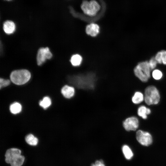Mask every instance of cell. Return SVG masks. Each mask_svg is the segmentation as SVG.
I'll use <instances>...</instances> for the list:
<instances>
[{"label": "cell", "instance_id": "cell-1", "mask_svg": "<svg viewBox=\"0 0 166 166\" xmlns=\"http://www.w3.org/2000/svg\"><path fill=\"white\" fill-rule=\"evenodd\" d=\"M21 151L19 149L12 148L8 149L6 152L5 161L11 166H21L25 160L24 156L21 155Z\"/></svg>", "mask_w": 166, "mask_h": 166}, {"label": "cell", "instance_id": "cell-2", "mask_svg": "<svg viewBox=\"0 0 166 166\" xmlns=\"http://www.w3.org/2000/svg\"><path fill=\"white\" fill-rule=\"evenodd\" d=\"M31 77L30 72L26 69L14 70L11 73L10 76L11 81L18 85L26 83L30 80Z\"/></svg>", "mask_w": 166, "mask_h": 166}, {"label": "cell", "instance_id": "cell-3", "mask_svg": "<svg viewBox=\"0 0 166 166\" xmlns=\"http://www.w3.org/2000/svg\"><path fill=\"white\" fill-rule=\"evenodd\" d=\"M150 68L148 61L139 63L135 68V75L141 81L147 82L150 77Z\"/></svg>", "mask_w": 166, "mask_h": 166}, {"label": "cell", "instance_id": "cell-4", "mask_svg": "<svg viewBox=\"0 0 166 166\" xmlns=\"http://www.w3.org/2000/svg\"><path fill=\"white\" fill-rule=\"evenodd\" d=\"M81 7L83 13L90 16H95L101 8L100 5L95 0L90 1L84 0L81 4Z\"/></svg>", "mask_w": 166, "mask_h": 166}, {"label": "cell", "instance_id": "cell-5", "mask_svg": "<svg viewBox=\"0 0 166 166\" xmlns=\"http://www.w3.org/2000/svg\"><path fill=\"white\" fill-rule=\"evenodd\" d=\"M160 98L159 92L155 86H150L145 89L144 100L147 105L157 104L159 102Z\"/></svg>", "mask_w": 166, "mask_h": 166}, {"label": "cell", "instance_id": "cell-6", "mask_svg": "<svg viewBox=\"0 0 166 166\" xmlns=\"http://www.w3.org/2000/svg\"><path fill=\"white\" fill-rule=\"evenodd\" d=\"M52 57V54L48 47L40 48L37 54V61L38 65H41L46 60L51 59Z\"/></svg>", "mask_w": 166, "mask_h": 166}, {"label": "cell", "instance_id": "cell-7", "mask_svg": "<svg viewBox=\"0 0 166 166\" xmlns=\"http://www.w3.org/2000/svg\"><path fill=\"white\" fill-rule=\"evenodd\" d=\"M136 138L138 142L144 146H148L152 143V137L148 132L141 130H138L136 132Z\"/></svg>", "mask_w": 166, "mask_h": 166}, {"label": "cell", "instance_id": "cell-8", "mask_svg": "<svg viewBox=\"0 0 166 166\" xmlns=\"http://www.w3.org/2000/svg\"><path fill=\"white\" fill-rule=\"evenodd\" d=\"M123 125L127 131H135L138 127V120L135 117H129L123 121Z\"/></svg>", "mask_w": 166, "mask_h": 166}, {"label": "cell", "instance_id": "cell-9", "mask_svg": "<svg viewBox=\"0 0 166 166\" xmlns=\"http://www.w3.org/2000/svg\"><path fill=\"white\" fill-rule=\"evenodd\" d=\"M100 27L97 24L91 23L87 26L85 31L88 35L94 37L96 36L99 33Z\"/></svg>", "mask_w": 166, "mask_h": 166}, {"label": "cell", "instance_id": "cell-10", "mask_svg": "<svg viewBox=\"0 0 166 166\" xmlns=\"http://www.w3.org/2000/svg\"><path fill=\"white\" fill-rule=\"evenodd\" d=\"M61 93L65 98L70 99L75 95V90L73 87L66 85L62 88Z\"/></svg>", "mask_w": 166, "mask_h": 166}, {"label": "cell", "instance_id": "cell-11", "mask_svg": "<svg viewBox=\"0 0 166 166\" xmlns=\"http://www.w3.org/2000/svg\"><path fill=\"white\" fill-rule=\"evenodd\" d=\"M3 29L5 32L7 34L13 33L15 30V25L12 21L7 20L3 24Z\"/></svg>", "mask_w": 166, "mask_h": 166}, {"label": "cell", "instance_id": "cell-12", "mask_svg": "<svg viewBox=\"0 0 166 166\" xmlns=\"http://www.w3.org/2000/svg\"><path fill=\"white\" fill-rule=\"evenodd\" d=\"M155 58L158 63L166 65V51L161 50L156 54Z\"/></svg>", "mask_w": 166, "mask_h": 166}, {"label": "cell", "instance_id": "cell-13", "mask_svg": "<svg viewBox=\"0 0 166 166\" xmlns=\"http://www.w3.org/2000/svg\"><path fill=\"white\" fill-rule=\"evenodd\" d=\"M150 113V109L144 106L140 107L138 109V115L144 119H146L147 118V115L149 114Z\"/></svg>", "mask_w": 166, "mask_h": 166}, {"label": "cell", "instance_id": "cell-14", "mask_svg": "<svg viewBox=\"0 0 166 166\" xmlns=\"http://www.w3.org/2000/svg\"><path fill=\"white\" fill-rule=\"evenodd\" d=\"M82 59V57L81 55L78 54H75L71 57L70 61L73 66H77L81 64Z\"/></svg>", "mask_w": 166, "mask_h": 166}, {"label": "cell", "instance_id": "cell-15", "mask_svg": "<svg viewBox=\"0 0 166 166\" xmlns=\"http://www.w3.org/2000/svg\"><path fill=\"white\" fill-rule=\"evenodd\" d=\"M22 109L21 105L18 102H14L10 105V110L13 114H17L21 112Z\"/></svg>", "mask_w": 166, "mask_h": 166}, {"label": "cell", "instance_id": "cell-16", "mask_svg": "<svg viewBox=\"0 0 166 166\" xmlns=\"http://www.w3.org/2000/svg\"><path fill=\"white\" fill-rule=\"evenodd\" d=\"M25 140L28 144L32 146L36 145L38 142V138L31 134L26 136Z\"/></svg>", "mask_w": 166, "mask_h": 166}, {"label": "cell", "instance_id": "cell-17", "mask_svg": "<svg viewBox=\"0 0 166 166\" xmlns=\"http://www.w3.org/2000/svg\"><path fill=\"white\" fill-rule=\"evenodd\" d=\"M144 97L143 94L141 92H137L135 93L134 96L132 98V102L135 104L140 103L144 99Z\"/></svg>", "mask_w": 166, "mask_h": 166}, {"label": "cell", "instance_id": "cell-18", "mask_svg": "<svg viewBox=\"0 0 166 166\" xmlns=\"http://www.w3.org/2000/svg\"><path fill=\"white\" fill-rule=\"evenodd\" d=\"M123 152L128 160L130 159L133 156V153L129 147L126 145H124L122 148Z\"/></svg>", "mask_w": 166, "mask_h": 166}, {"label": "cell", "instance_id": "cell-19", "mask_svg": "<svg viewBox=\"0 0 166 166\" xmlns=\"http://www.w3.org/2000/svg\"><path fill=\"white\" fill-rule=\"evenodd\" d=\"M40 105L44 109H45L49 107L51 104V101L49 97H44L39 102Z\"/></svg>", "mask_w": 166, "mask_h": 166}, {"label": "cell", "instance_id": "cell-20", "mask_svg": "<svg viewBox=\"0 0 166 166\" xmlns=\"http://www.w3.org/2000/svg\"><path fill=\"white\" fill-rule=\"evenodd\" d=\"M153 78L156 80L160 79L162 76V73L161 71L158 69L154 70L152 73Z\"/></svg>", "mask_w": 166, "mask_h": 166}, {"label": "cell", "instance_id": "cell-21", "mask_svg": "<svg viewBox=\"0 0 166 166\" xmlns=\"http://www.w3.org/2000/svg\"><path fill=\"white\" fill-rule=\"evenodd\" d=\"M10 84V81L9 79H4L1 78L0 79V88L6 87Z\"/></svg>", "mask_w": 166, "mask_h": 166}, {"label": "cell", "instance_id": "cell-22", "mask_svg": "<svg viewBox=\"0 0 166 166\" xmlns=\"http://www.w3.org/2000/svg\"><path fill=\"white\" fill-rule=\"evenodd\" d=\"M157 62L156 60L155 57H152L150 60L149 62V65L151 69H154L156 65Z\"/></svg>", "mask_w": 166, "mask_h": 166}, {"label": "cell", "instance_id": "cell-23", "mask_svg": "<svg viewBox=\"0 0 166 166\" xmlns=\"http://www.w3.org/2000/svg\"><path fill=\"white\" fill-rule=\"evenodd\" d=\"M91 166H105L104 164L103 161L102 160H97L94 164H92Z\"/></svg>", "mask_w": 166, "mask_h": 166}, {"label": "cell", "instance_id": "cell-24", "mask_svg": "<svg viewBox=\"0 0 166 166\" xmlns=\"http://www.w3.org/2000/svg\"><path fill=\"white\" fill-rule=\"evenodd\" d=\"M6 0V1H11L12 0Z\"/></svg>", "mask_w": 166, "mask_h": 166}]
</instances>
